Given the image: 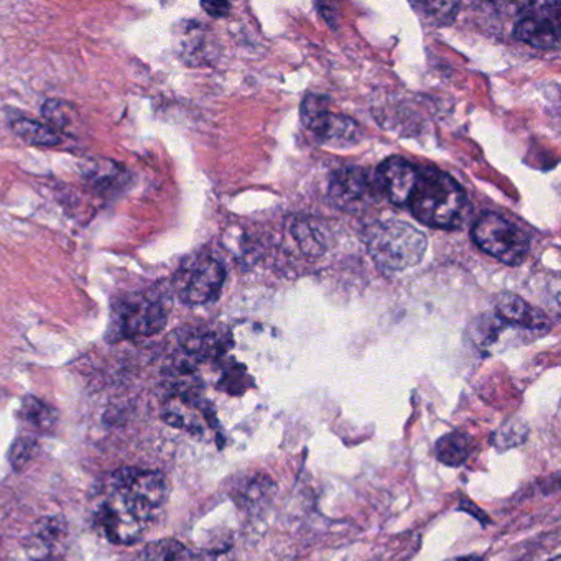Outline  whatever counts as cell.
Listing matches in <instances>:
<instances>
[{
    "label": "cell",
    "instance_id": "obj_27",
    "mask_svg": "<svg viewBox=\"0 0 561 561\" xmlns=\"http://www.w3.org/2000/svg\"><path fill=\"white\" fill-rule=\"evenodd\" d=\"M202 8L213 18H225V15H228L231 5L226 4V2H203Z\"/></svg>",
    "mask_w": 561,
    "mask_h": 561
},
{
    "label": "cell",
    "instance_id": "obj_25",
    "mask_svg": "<svg viewBox=\"0 0 561 561\" xmlns=\"http://www.w3.org/2000/svg\"><path fill=\"white\" fill-rule=\"evenodd\" d=\"M479 328L474 331V341L479 344V346L485 347L489 344L494 343L497 340V331H494L497 328L499 320H488V318H481L479 320Z\"/></svg>",
    "mask_w": 561,
    "mask_h": 561
},
{
    "label": "cell",
    "instance_id": "obj_10",
    "mask_svg": "<svg viewBox=\"0 0 561 561\" xmlns=\"http://www.w3.org/2000/svg\"><path fill=\"white\" fill-rule=\"evenodd\" d=\"M68 525L64 517H44L32 527L25 551L32 561H57L67 550Z\"/></svg>",
    "mask_w": 561,
    "mask_h": 561
},
{
    "label": "cell",
    "instance_id": "obj_9",
    "mask_svg": "<svg viewBox=\"0 0 561 561\" xmlns=\"http://www.w3.org/2000/svg\"><path fill=\"white\" fill-rule=\"evenodd\" d=\"M167 324V311L159 301L149 298L134 297L121 307L117 330L114 336L117 340L124 337H146L160 333Z\"/></svg>",
    "mask_w": 561,
    "mask_h": 561
},
{
    "label": "cell",
    "instance_id": "obj_15",
    "mask_svg": "<svg viewBox=\"0 0 561 561\" xmlns=\"http://www.w3.org/2000/svg\"><path fill=\"white\" fill-rule=\"evenodd\" d=\"M163 420L173 428L188 430L192 433H202L203 423L198 409L193 400L172 397L163 407Z\"/></svg>",
    "mask_w": 561,
    "mask_h": 561
},
{
    "label": "cell",
    "instance_id": "obj_20",
    "mask_svg": "<svg viewBox=\"0 0 561 561\" xmlns=\"http://www.w3.org/2000/svg\"><path fill=\"white\" fill-rule=\"evenodd\" d=\"M528 436L527 423L518 419H511L497 428L492 435V446L499 451H507V449L517 448L524 445Z\"/></svg>",
    "mask_w": 561,
    "mask_h": 561
},
{
    "label": "cell",
    "instance_id": "obj_6",
    "mask_svg": "<svg viewBox=\"0 0 561 561\" xmlns=\"http://www.w3.org/2000/svg\"><path fill=\"white\" fill-rule=\"evenodd\" d=\"M301 119L324 146L350 147L360 139L359 126L350 117L330 113L323 96L310 94L305 100Z\"/></svg>",
    "mask_w": 561,
    "mask_h": 561
},
{
    "label": "cell",
    "instance_id": "obj_3",
    "mask_svg": "<svg viewBox=\"0 0 561 561\" xmlns=\"http://www.w3.org/2000/svg\"><path fill=\"white\" fill-rule=\"evenodd\" d=\"M472 239L482 251L507 265L522 264L528 254L527 236L494 213L478 219L472 229Z\"/></svg>",
    "mask_w": 561,
    "mask_h": 561
},
{
    "label": "cell",
    "instance_id": "obj_18",
    "mask_svg": "<svg viewBox=\"0 0 561 561\" xmlns=\"http://www.w3.org/2000/svg\"><path fill=\"white\" fill-rule=\"evenodd\" d=\"M139 561H188V551L180 541L163 538L147 545Z\"/></svg>",
    "mask_w": 561,
    "mask_h": 561
},
{
    "label": "cell",
    "instance_id": "obj_17",
    "mask_svg": "<svg viewBox=\"0 0 561 561\" xmlns=\"http://www.w3.org/2000/svg\"><path fill=\"white\" fill-rule=\"evenodd\" d=\"M12 127H14V133L18 134L24 142L31 144V146L55 147L61 142L60 136H58L54 127L35 123V121H15Z\"/></svg>",
    "mask_w": 561,
    "mask_h": 561
},
{
    "label": "cell",
    "instance_id": "obj_16",
    "mask_svg": "<svg viewBox=\"0 0 561 561\" xmlns=\"http://www.w3.org/2000/svg\"><path fill=\"white\" fill-rule=\"evenodd\" d=\"M471 438L465 433H448L436 443V458L449 468H458V466L465 465L471 456Z\"/></svg>",
    "mask_w": 561,
    "mask_h": 561
},
{
    "label": "cell",
    "instance_id": "obj_21",
    "mask_svg": "<svg viewBox=\"0 0 561 561\" xmlns=\"http://www.w3.org/2000/svg\"><path fill=\"white\" fill-rule=\"evenodd\" d=\"M87 179L98 188L110 190L123 183V169L110 160H98L84 170Z\"/></svg>",
    "mask_w": 561,
    "mask_h": 561
},
{
    "label": "cell",
    "instance_id": "obj_22",
    "mask_svg": "<svg viewBox=\"0 0 561 561\" xmlns=\"http://www.w3.org/2000/svg\"><path fill=\"white\" fill-rule=\"evenodd\" d=\"M35 453H37V442L28 436H19L9 449V462L12 468L22 471L34 459Z\"/></svg>",
    "mask_w": 561,
    "mask_h": 561
},
{
    "label": "cell",
    "instance_id": "obj_2",
    "mask_svg": "<svg viewBox=\"0 0 561 561\" xmlns=\"http://www.w3.org/2000/svg\"><path fill=\"white\" fill-rule=\"evenodd\" d=\"M367 249L380 268L400 272L420 264L426 252V238L409 222L383 221L367 232Z\"/></svg>",
    "mask_w": 561,
    "mask_h": 561
},
{
    "label": "cell",
    "instance_id": "obj_7",
    "mask_svg": "<svg viewBox=\"0 0 561 561\" xmlns=\"http://www.w3.org/2000/svg\"><path fill=\"white\" fill-rule=\"evenodd\" d=\"M226 271L211 257L196 259L185 265L176 278L180 300L185 305L211 304L221 294Z\"/></svg>",
    "mask_w": 561,
    "mask_h": 561
},
{
    "label": "cell",
    "instance_id": "obj_29",
    "mask_svg": "<svg viewBox=\"0 0 561 561\" xmlns=\"http://www.w3.org/2000/svg\"><path fill=\"white\" fill-rule=\"evenodd\" d=\"M550 561H561L560 554H557V557L551 558Z\"/></svg>",
    "mask_w": 561,
    "mask_h": 561
},
{
    "label": "cell",
    "instance_id": "obj_23",
    "mask_svg": "<svg viewBox=\"0 0 561 561\" xmlns=\"http://www.w3.org/2000/svg\"><path fill=\"white\" fill-rule=\"evenodd\" d=\"M415 9L423 11V14L428 15L432 21H436L438 24H446V22L455 18L459 5L455 4V2H423V4H416Z\"/></svg>",
    "mask_w": 561,
    "mask_h": 561
},
{
    "label": "cell",
    "instance_id": "obj_1",
    "mask_svg": "<svg viewBox=\"0 0 561 561\" xmlns=\"http://www.w3.org/2000/svg\"><path fill=\"white\" fill-rule=\"evenodd\" d=\"M407 206L422 225L438 229L455 228L465 211L466 193L448 173L426 169L419 173Z\"/></svg>",
    "mask_w": 561,
    "mask_h": 561
},
{
    "label": "cell",
    "instance_id": "obj_26",
    "mask_svg": "<svg viewBox=\"0 0 561 561\" xmlns=\"http://www.w3.org/2000/svg\"><path fill=\"white\" fill-rule=\"evenodd\" d=\"M196 561H236V554L229 545H225V547H209L199 551Z\"/></svg>",
    "mask_w": 561,
    "mask_h": 561
},
{
    "label": "cell",
    "instance_id": "obj_28",
    "mask_svg": "<svg viewBox=\"0 0 561 561\" xmlns=\"http://www.w3.org/2000/svg\"><path fill=\"white\" fill-rule=\"evenodd\" d=\"M453 561H484L481 557H476V554H469V557L456 558Z\"/></svg>",
    "mask_w": 561,
    "mask_h": 561
},
{
    "label": "cell",
    "instance_id": "obj_12",
    "mask_svg": "<svg viewBox=\"0 0 561 561\" xmlns=\"http://www.w3.org/2000/svg\"><path fill=\"white\" fill-rule=\"evenodd\" d=\"M420 170L407 160L393 157L386 160L377 172V185L397 206L409 205L410 196L419 180Z\"/></svg>",
    "mask_w": 561,
    "mask_h": 561
},
{
    "label": "cell",
    "instance_id": "obj_14",
    "mask_svg": "<svg viewBox=\"0 0 561 561\" xmlns=\"http://www.w3.org/2000/svg\"><path fill=\"white\" fill-rule=\"evenodd\" d=\"M497 313L505 323L517 324V327L528 328V330H545L550 327V321L540 310L530 307L517 295H504L499 300Z\"/></svg>",
    "mask_w": 561,
    "mask_h": 561
},
{
    "label": "cell",
    "instance_id": "obj_5",
    "mask_svg": "<svg viewBox=\"0 0 561 561\" xmlns=\"http://www.w3.org/2000/svg\"><path fill=\"white\" fill-rule=\"evenodd\" d=\"M111 489H121L144 518L150 520L153 512L169 499L170 485L159 471L121 468L111 478Z\"/></svg>",
    "mask_w": 561,
    "mask_h": 561
},
{
    "label": "cell",
    "instance_id": "obj_13",
    "mask_svg": "<svg viewBox=\"0 0 561 561\" xmlns=\"http://www.w3.org/2000/svg\"><path fill=\"white\" fill-rule=\"evenodd\" d=\"M275 494H277V484L274 479L264 472H254L244 481L239 482L232 497L239 507L251 512V514H257L272 504Z\"/></svg>",
    "mask_w": 561,
    "mask_h": 561
},
{
    "label": "cell",
    "instance_id": "obj_19",
    "mask_svg": "<svg viewBox=\"0 0 561 561\" xmlns=\"http://www.w3.org/2000/svg\"><path fill=\"white\" fill-rule=\"evenodd\" d=\"M21 416L25 422L34 425L38 430L54 428L57 422V413L47 403L42 402L37 397L27 396L22 402Z\"/></svg>",
    "mask_w": 561,
    "mask_h": 561
},
{
    "label": "cell",
    "instance_id": "obj_4",
    "mask_svg": "<svg viewBox=\"0 0 561 561\" xmlns=\"http://www.w3.org/2000/svg\"><path fill=\"white\" fill-rule=\"evenodd\" d=\"M149 520L139 514L121 489H111L110 497L96 514V525L107 540L116 545H133L142 538Z\"/></svg>",
    "mask_w": 561,
    "mask_h": 561
},
{
    "label": "cell",
    "instance_id": "obj_24",
    "mask_svg": "<svg viewBox=\"0 0 561 561\" xmlns=\"http://www.w3.org/2000/svg\"><path fill=\"white\" fill-rule=\"evenodd\" d=\"M71 114H75L70 104L61 101H47L44 106V116L55 127H67L71 123Z\"/></svg>",
    "mask_w": 561,
    "mask_h": 561
},
{
    "label": "cell",
    "instance_id": "obj_8",
    "mask_svg": "<svg viewBox=\"0 0 561 561\" xmlns=\"http://www.w3.org/2000/svg\"><path fill=\"white\" fill-rule=\"evenodd\" d=\"M558 5V2L525 5L528 12H522L524 18L515 24V38L541 50L557 48L560 45V11L551 14L550 11Z\"/></svg>",
    "mask_w": 561,
    "mask_h": 561
},
{
    "label": "cell",
    "instance_id": "obj_11",
    "mask_svg": "<svg viewBox=\"0 0 561 561\" xmlns=\"http://www.w3.org/2000/svg\"><path fill=\"white\" fill-rule=\"evenodd\" d=\"M376 185L366 170H337L331 179L330 195L341 208L353 209L376 198Z\"/></svg>",
    "mask_w": 561,
    "mask_h": 561
}]
</instances>
